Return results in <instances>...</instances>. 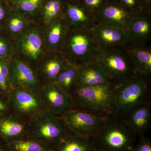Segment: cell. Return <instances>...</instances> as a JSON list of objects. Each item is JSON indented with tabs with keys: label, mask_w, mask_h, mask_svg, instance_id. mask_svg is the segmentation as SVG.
Instances as JSON below:
<instances>
[{
	"label": "cell",
	"mask_w": 151,
	"mask_h": 151,
	"mask_svg": "<svg viewBox=\"0 0 151 151\" xmlns=\"http://www.w3.org/2000/svg\"><path fill=\"white\" fill-rule=\"evenodd\" d=\"M78 0H70V1L72 2H77Z\"/></svg>",
	"instance_id": "obj_38"
},
{
	"label": "cell",
	"mask_w": 151,
	"mask_h": 151,
	"mask_svg": "<svg viewBox=\"0 0 151 151\" xmlns=\"http://www.w3.org/2000/svg\"><path fill=\"white\" fill-rule=\"evenodd\" d=\"M0 151H11L7 143L0 138Z\"/></svg>",
	"instance_id": "obj_34"
},
{
	"label": "cell",
	"mask_w": 151,
	"mask_h": 151,
	"mask_svg": "<svg viewBox=\"0 0 151 151\" xmlns=\"http://www.w3.org/2000/svg\"><path fill=\"white\" fill-rule=\"evenodd\" d=\"M11 81L13 87L26 86L38 89L37 77L33 69L25 62L15 60L10 67Z\"/></svg>",
	"instance_id": "obj_15"
},
{
	"label": "cell",
	"mask_w": 151,
	"mask_h": 151,
	"mask_svg": "<svg viewBox=\"0 0 151 151\" xmlns=\"http://www.w3.org/2000/svg\"><path fill=\"white\" fill-rule=\"evenodd\" d=\"M126 29L128 42L147 45L151 38V13L143 11L135 14Z\"/></svg>",
	"instance_id": "obj_11"
},
{
	"label": "cell",
	"mask_w": 151,
	"mask_h": 151,
	"mask_svg": "<svg viewBox=\"0 0 151 151\" xmlns=\"http://www.w3.org/2000/svg\"><path fill=\"white\" fill-rule=\"evenodd\" d=\"M150 103L135 108L124 118V122L138 137L145 135L150 129L151 121Z\"/></svg>",
	"instance_id": "obj_16"
},
{
	"label": "cell",
	"mask_w": 151,
	"mask_h": 151,
	"mask_svg": "<svg viewBox=\"0 0 151 151\" xmlns=\"http://www.w3.org/2000/svg\"><path fill=\"white\" fill-rule=\"evenodd\" d=\"M32 123L29 136L50 148L68 131L61 117L48 110Z\"/></svg>",
	"instance_id": "obj_7"
},
{
	"label": "cell",
	"mask_w": 151,
	"mask_h": 151,
	"mask_svg": "<svg viewBox=\"0 0 151 151\" xmlns=\"http://www.w3.org/2000/svg\"><path fill=\"white\" fill-rule=\"evenodd\" d=\"M78 65L68 61L54 82L69 93L72 87L78 83Z\"/></svg>",
	"instance_id": "obj_22"
},
{
	"label": "cell",
	"mask_w": 151,
	"mask_h": 151,
	"mask_svg": "<svg viewBox=\"0 0 151 151\" xmlns=\"http://www.w3.org/2000/svg\"><path fill=\"white\" fill-rule=\"evenodd\" d=\"M139 139L136 143L134 151H151V142L145 135L139 137Z\"/></svg>",
	"instance_id": "obj_29"
},
{
	"label": "cell",
	"mask_w": 151,
	"mask_h": 151,
	"mask_svg": "<svg viewBox=\"0 0 151 151\" xmlns=\"http://www.w3.org/2000/svg\"><path fill=\"white\" fill-rule=\"evenodd\" d=\"M137 137L123 119L111 114L93 140L95 148L104 151H134Z\"/></svg>",
	"instance_id": "obj_3"
},
{
	"label": "cell",
	"mask_w": 151,
	"mask_h": 151,
	"mask_svg": "<svg viewBox=\"0 0 151 151\" xmlns=\"http://www.w3.org/2000/svg\"><path fill=\"white\" fill-rule=\"evenodd\" d=\"M68 60L60 52L46 60L41 67V70L49 82H54L60 72L66 65Z\"/></svg>",
	"instance_id": "obj_23"
},
{
	"label": "cell",
	"mask_w": 151,
	"mask_h": 151,
	"mask_svg": "<svg viewBox=\"0 0 151 151\" xmlns=\"http://www.w3.org/2000/svg\"><path fill=\"white\" fill-rule=\"evenodd\" d=\"M22 51L31 59H37L41 53L42 40L37 30L28 32L23 36L21 40Z\"/></svg>",
	"instance_id": "obj_20"
},
{
	"label": "cell",
	"mask_w": 151,
	"mask_h": 151,
	"mask_svg": "<svg viewBox=\"0 0 151 151\" xmlns=\"http://www.w3.org/2000/svg\"><path fill=\"white\" fill-rule=\"evenodd\" d=\"M134 66L137 73L146 76L151 75V49L147 45L127 42L123 45Z\"/></svg>",
	"instance_id": "obj_17"
},
{
	"label": "cell",
	"mask_w": 151,
	"mask_h": 151,
	"mask_svg": "<svg viewBox=\"0 0 151 151\" xmlns=\"http://www.w3.org/2000/svg\"><path fill=\"white\" fill-rule=\"evenodd\" d=\"M95 149L93 139L69 131L50 148L51 151H94Z\"/></svg>",
	"instance_id": "obj_18"
},
{
	"label": "cell",
	"mask_w": 151,
	"mask_h": 151,
	"mask_svg": "<svg viewBox=\"0 0 151 151\" xmlns=\"http://www.w3.org/2000/svg\"><path fill=\"white\" fill-rule=\"evenodd\" d=\"M24 25V20L21 17H14L10 20L9 27L12 32L17 33L21 31Z\"/></svg>",
	"instance_id": "obj_30"
},
{
	"label": "cell",
	"mask_w": 151,
	"mask_h": 151,
	"mask_svg": "<svg viewBox=\"0 0 151 151\" xmlns=\"http://www.w3.org/2000/svg\"><path fill=\"white\" fill-rule=\"evenodd\" d=\"M7 144L11 151H51L47 145L29 136L17 139Z\"/></svg>",
	"instance_id": "obj_24"
},
{
	"label": "cell",
	"mask_w": 151,
	"mask_h": 151,
	"mask_svg": "<svg viewBox=\"0 0 151 151\" xmlns=\"http://www.w3.org/2000/svg\"><path fill=\"white\" fill-rule=\"evenodd\" d=\"M143 11L151 13V0H139Z\"/></svg>",
	"instance_id": "obj_33"
},
{
	"label": "cell",
	"mask_w": 151,
	"mask_h": 151,
	"mask_svg": "<svg viewBox=\"0 0 151 151\" xmlns=\"http://www.w3.org/2000/svg\"><path fill=\"white\" fill-rule=\"evenodd\" d=\"M68 27L63 18L53 21L50 27L47 40L49 45L56 50L61 52L64 37Z\"/></svg>",
	"instance_id": "obj_21"
},
{
	"label": "cell",
	"mask_w": 151,
	"mask_h": 151,
	"mask_svg": "<svg viewBox=\"0 0 151 151\" xmlns=\"http://www.w3.org/2000/svg\"><path fill=\"white\" fill-rule=\"evenodd\" d=\"M29 136L23 122L12 116L0 117V138L6 143Z\"/></svg>",
	"instance_id": "obj_19"
},
{
	"label": "cell",
	"mask_w": 151,
	"mask_h": 151,
	"mask_svg": "<svg viewBox=\"0 0 151 151\" xmlns=\"http://www.w3.org/2000/svg\"><path fill=\"white\" fill-rule=\"evenodd\" d=\"M94 151H104L102 150H99V149H97L95 148V150H94Z\"/></svg>",
	"instance_id": "obj_37"
},
{
	"label": "cell",
	"mask_w": 151,
	"mask_h": 151,
	"mask_svg": "<svg viewBox=\"0 0 151 151\" xmlns=\"http://www.w3.org/2000/svg\"><path fill=\"white\" fill-rule=\"evenodd\" d=\"M94 61L105 69L114 84L137 73L123 45L99 48Z\"/></svg>",
	"instance_id": "obj_5"
},
{
	"label": "cell",
	"mask_w": 151,
	"mask_h": 151,
	"mask_svg": "<svg viewBox=\"0 0 151 151\" xmlns=\"http://www.w3.org/2000/svg\"><path fill=\"white\" fill-rule=\"evenodd\" d=\"M42 0H20L19 6L24 12H31L40 5Z\"/></svg>",
	"instance_id": "obj_28"
},
{
	"label": "cell",
	"mask_w": 151,
	"mask_h": 151,
	"mask_svg": "<svg viewBox=\"0 0 151 151\" xmlns=\"http://www.w3.org/2000/svg\"><path fill=\"white\" fill-rule=\"evenodd\" d=\"M108 1V0H78L75 2L79 4L96 18V16Z\"/></svg>",
	"instance_id": "obj_26"
},
{
	"label": "cell",
	"mask_w": 151,
	"mask_h": 151,
	"mask_svg": "<svg viewBox=\"0 0 151 151\" xmlns=\"http://www.w3.org/2000/svg\"><path fill=\"white\" fill-rule=\"evenodd\" d=\"M6 96L0 93V117L7 114L8 112L11 108L8 98Z\"/></svg>",
	"instance_id": "obj_31"
},
{
	"label": "cell",
	"mask_w": 151,
	"mask_h": 151,
	"mask_svg": "<svg viewBox=\"0 0 151 151\" xmlns=\"http://www.w3.org/2000/svg\"><path fill=\"white\" fill-rule=\"evenodd\" d=\"M63 18L68 27L92 29L97 24L94 16L78 3L69 1L65 3Z\"/></svg>",
	"instance_id": "obj_13"
},
{
	"label": "cell",
	"mask_w": 151,
	"mask_h": 151,
	"mask_svg": "<svg viewBox=\"0 0 151 151\" xmlns=\"http://www.w3.org/2000/svg\"><path fill=\"white\" fill-rule=\"evenodd\" d=\"M60 117L69 132L93 139L100 131L107 116H95L72 108Z\"/></svg>",
	"instance_id": "obj_8"
},
{
	"label": "cell",
	"mask_w": 151,
	"mask_h": 151,
	"mask_svg": "<svg viewBox=\"0 0 151 151\" xmlns=\"http://www.w3.org/2000/svg\"><path fill=\"white\" fill-rule=\"evenodd\" d=\"M150 77L137 73L114 84L112 114L123 119L135 108L150 103Z\"/></svg>",
	"instance_id": "obj_1"
},
{
	"label": "cell",
	"mask_w": 151,
	"mask_h": 151,
	"mask_svg": "<svg viewBox=\"0 0 151 151\" xmlns=\"http://www.w3.org/2000/svg\"><path fill=\"white\" fill-rule=\"evenodd\" d=\"M127 10L135 15L143 11L139 0H117Z\"/></svg>",
	"instance_id": "obj_27"
},
{
	"label": "cell",
	"mask_w": 151,
	"mask_h": 151,
	"mask_svg": "<svg viewBox=\"0 0 151 151\" xmlns=\"http://www.w3.org/2000/svg\"><path fill=\"white\" fill-rule=\"evenodd\" d=\"M7 97L11 108L18 116L32 122L47 110L38 89L17 86L12 89Z\"/></svg>",
	"instance_id": "obj_6"
},
{
	"label": "cell",
	"mask_w": 151,
	"mask_h": 151,
	"mask_svg": "<svg viewBox=\"0 0 151 151\" xmlns=\"http://www.w3.org/2000/svg\"><path fill=\"white\" fill-rule=\"evenodd\" d=\"M114 84L84 86L77 84L69 91L73 108L95 116L112 114Z\"/></svg>",
	"instance_id": "obj_2"
},
{
	"label": "cell",
	"mask_w": 151,
	"mask_h": 151,
	"mask_svg": "<svg viewBox=\"0 0 151 151\" xmlns=\"http://www.w3.org/2000/svg\"><path fill=\"white\" fill-rule=\"evenodd\" d=\"M134 15L117 0H108L96 16V23L126 29Z\"/></svg>",
	"instance_id": "obj_10"
},
{
	"label": "cell",
	"mask_w": 151,
	"mask_h": 151,
	"mask_svg": "<svg viewBox=\"0 0 151 151\" xmlns=\"http://www.w3.org/2000/svg\"><path fill=\"white\" fill-rule=\"evenodd\" d=\"M92 31L99 48L124 45L128 41L126 29L96 24L92 28Z\"/></svg>",
	"instance_id": "obj_12"
},
{
	"label": "cell",
	"mask_w": 151,
	"mask_h": 151,
	"mask_svg": "<svg viewBox=\"0 0 151 151\" xmlns=\"http://www.w3.org/2000/svg\"><path fill=\"white\" fill-rule=\"evenodd\" d=\"M10 67L7 60L0 59V92L6 97L13 88L11 81Z\"/></svg>",
	"instance_id": "obj_25"
},
{
	"label": "cell",
	"mask_w": 151,
	"mask_h": 151,
	"mask_svg": "<svg viewBox=\"0 0 151 151\" xmlns=\"http://www.w3.org/2000/svg\"><path fill=\"white\" fill-rule=\"evenodd\" d=\"M99 49L92 29L68 27L61 52L68 61L79 65L94 61Z\"/></svg>",
	"instance_id": "obj_4"
},
{
	"label": "cell",
	"mask_w": 151,
	"mask_h": 151,
	"mask_svg": "<svg viewBox=\"0 0 151 151\" xmlns=\"http://www.w3.org/2000/svg\"><path fill=\"white\" fill-rule=\"evenodd\" d=\"M39 92L47 110L54 114L61 116L73 108L69 94L54 82H49Z\"/></svg>",
	"instance_id": "obj_9"
},
{
	"label": "cell",
	"mask_w": 151,
	"mask_h": 151,
	"mask_svg": "<svg viewBox=\"0 0 151 151\" xmlns=\"http://www.w3.org/2000/svg\"><path fill=\"white\" fill-rule=\"evenodd\" d=\"M55 0H50L45 5L44 8V14H45L48 12L52 8V6L54 4Z\"/></svg>",
	"instance_id": "obj_35"
},
{
	"label": "cell",
	"mask_w": 151,
	"mask_h": 151,
	"mask_svg": "<svg viewBox=\"0 0 151 151\" xmlns=\"http://www.w3.org/2000/svg\"><path fill=\"white\" fill-rule=\"evenodd\" d=\"M9 47L4 40L0 39V56H5L8 54Z\"/></svg>",
	"instance_id": "obj_32"
},
{
	"label": "cell",
	"mask_w": 151,
	"mask_h": 151,
	"mask_svg": "<svg viewBox=\"0 0 151 151\" xmlns=\"http://www.w3.org/2000/svg\"><path fill=\"white\" fill-rule=\"evenodd\" d=\"M5 15V12L2 7L0 6V20L2 19Z\"/></svg>",
	"instance_id": "obj_36"
},
{
	"label": "cell",
	"mask_w": 151,
	"mask_h": 151,
	"mask_svg": "<svg viewBox=\"0 0 151 151\" xmlns=\"http://www.w3.org/2000/svg\"><path fill=\"white\" fill-rule=\"evenodd\" d=\"M77 84L97 86L113 84L105 69L94 60L78 65Z\"/></svg>",
	"instance_id": "obj_14"
}]
</instances>
